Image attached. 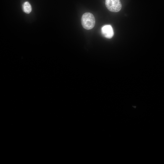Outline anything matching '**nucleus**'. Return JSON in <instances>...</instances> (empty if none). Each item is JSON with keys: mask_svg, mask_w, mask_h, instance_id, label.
I'll use <instances>...</instances> for the list:
<instances>
[{"mask_svg": "<svg viewBox=\"0 0 164 164\" xmlns=\"http://www.w3.org/2000/svg\"><path fill=\"white\" fill-rule=\"evenodd\" d=\"M81 21L83 27L87 30L92 29L94 27L95 23L94 15L90 12L84 13L82 15Z\"/></svg>", "mask_w": 164, "mask_h": 164, "instance_id": "obj_1", "label": "nucleus"}, {"mask_svg": "<svg viewBox=\"0 0 164 164\" xmlns=\"http://www.w3.org/2000/svg\"><path fill=\"white\" fill-rule=\"evenodd\" d=\"M105 4L108 9L112 12H118L121 8L120 0H105Z\"/></svg>", "mask_w": 164, "mask_h": 164, "instance_id": "obj_2", "label": "nucleus"}, {"mask_svg": "<svg viewBox=\"0 0 164 164\" xmlns=\"http://www.w3.org/2000/svg\"><path fill=\"white\" fill-rule=\"evenodd\" d=\"M101 32L103 36L106 38H111L114 34L113 29L110 25H105L101 28Z\"/></svg>", "mask_w": 164, "mask_h": 164, "instance_id": "obj_3", "label": "nucleus"}, {"mask_svg": "<svg viewBox=\"0 0 164 164\" xmlns=\"http://www.w3.org/2000/svg\"><path fill=\"white\" fill-rule=\"evenodd\" d=\"M23 11L27 14L29 13L32 11V7L30 3L28 2H25L23 4Z\"/></svg>", "mask_w": 164, "mask_h": 164, "instance_id": "obj_4", "label": "nucleus"}]
</instances>
